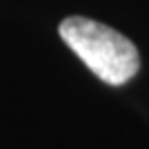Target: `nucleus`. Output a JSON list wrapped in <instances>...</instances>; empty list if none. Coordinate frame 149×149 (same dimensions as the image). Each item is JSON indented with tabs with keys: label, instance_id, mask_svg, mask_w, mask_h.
Wrapping results in <instances>:
<instances>
[{
	"label": "nucleus",
	"instance_id": "nucleus-1",
	"mask_svg": "<svg viewBox=\"0 0 149 149\" xmlns=\"http://www.w3.org/2000/svg\"><path fill=\"white\" fill-rule=\"evenodd\" d=\"M60 38L107 85H125L138 74L140 58L131 40L96 20L71 16L60 22Z\"/></svg>",
	"mask_w": 149,
	"mask_h": 149
}]
</instances>
